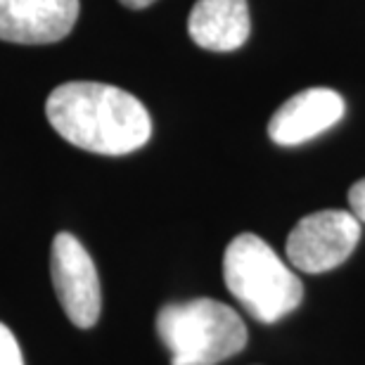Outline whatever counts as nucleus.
I'll list each match as a JSON object with an SVG mask.
<instances>
[{
    "instance_id": "1",
    "label": "nucleus",
    "mask_w": 365,
    "mask_h": 365,
    "mask_svg": "<svg viewBox=\"0 0 365 365\" xmlns=\"http://www.w3.org/2000/svg\"><path fill=\"white\" fill-rule=\"evenodd\" d=\"M46 116L57 135L95 155H130L152 135V119L143 102L107 83L57 86L46 102Z\"/></svg>"
},
{
    "instance_id": "2",
    "label": "nucleus",
    "mask_w": 365,
    "mask_h": 365,
    "mask_svg": "<svg viewBox=\"0 0 365 365\" xmlns=\"http://www.w3.org/2000/svg\"><path fill=\"white\" fill-rule=\"evenodd\" d=\"M157 334L171 365H218L247 346V325L216 299L166 304L157 313Z\"/></svg>"
},
{
    "instance_id": "3",
    "label": "nucleus",
    "mask_w": 365,
    "mask_h": 365,
    "mask_svg": "<svg viewBox=\"0 0 365 365\" xmlns=\"http://www.w3.org/2000/svg\"><path fill=\"white\" fill-rule=\"evenodd\" d=\"M225 287L259 323H277L304 299L302 280L259 235L242 232L225 247Z\"/></svg>"
},
{
    "instance_id": "4",
    "label": "nucleus",
    "mask_w": 365,
    "mask_h": 365,
    "mask_svg": "<svg viewBox=\"0 0 365 365\" xmlns=\"http://www.w3.org/2000/svg\"><path fill=\"white\" fill-rule=\"evenodd\" d=\"M361 240V221L351 211L323 209L292 228L284 250L289 264L304 273H325L351 257Z\"/></svg>"
},
{
    "instance_id": "5",
    "label": "nucleus",
    "mask_w": 365,
    "mask_h": 365,
    "mask_svg": "<svg viewBox=\"0 0 365 365\" xmlns=\"http://www.w3.org/2000/svg\"><path fill=\"white\" fill-rule=\"evenodd\" d=\"M50 273H53L55 294L71 323L83 330L98 323L102 306L98 268L86 247L71 232L55 235L50 252Z\"/></svg>"
},
{
    "instance_id": "6",
    "label": "nucleus",
    "mask_w": 365,
    "mask_h": 365,
    "mask_svg": "<svg viewBox=\"0 0 365 365\" xmlns=\"http://www.w3.org/2000/svg\"><path fill=\"white\" fill-rule=\"evenodd\" d=\"M78 0H0V41L48 46L67 38L78 19Z\"/></svg>"
},
{
    "instance_id": "7",
    "label": "nucleus",
    "mask_w": 365,
    "mask_h": 365,
    "mask_svg": "<svg viewBox=\"0 0 365 365\" xmlns=\"http://www.w3.org/2000/svg\"><path fill=\"white\" fill-rule=\"evenodd\" d=\"M344 98L332 88H306L273 114L268 135L275 145L294 148L330 130L344 116Z\"/></svg>"
},
{
    "instance_id": "8",
    "label": "nucleus",
    "mask_w": 365,
    "mask_h": 365,
    "mask_svg": "<svg viewBox=\"0 0 365 365\" xmlns=\"http://www.w3.org/2000/svg\"><path fill=\"white\" fill-rule=\"evenodd\" d=\"M252 31L247 0H197L187 17V34L211 53L242 48Z\"/></svg>"
},
{
    "instance_id": "9",
    "label": "nucleus",
    "mask_w": 365,
    "mask_h": 365,
    "mask_svg": "<svg viewBox=\"0 0 365 365\" xmlns=\"http://www.w3.org/2000/svg\"><path fill=\"white\" fill-rule=\"evenodd\" d=\"M0 365H24L17 339L10 327L3 323H0Z\"/></svg>"
},
{
    "instance_id": "10",
    "label": "nucleus",
    "mask_w": 365,
    "mask_h": 365,
    "mask_svg": "<svg viewBox=\"0 0 365 365\" xmlns=\"http://www.w3.org/2000/svg\"><path fill=\"white\" fill-rule=\"evenodd\" d=\"M349 207H351V214L361 223H365V178L354 182L351 190H349Z\"/></svg>"
},
{
    "instance_id": "11",
    "label": "nucleus",
    "mask_w": 365,
    "mask_h": 365,
    "mask_svg": "<svg viewBox=\"0 0 365 365\" xmlns=\"http://www.w3.org/2000/svg\"><path fill=\"white\" fill-rule=\"evenodd\" d=\"M121 3L126 5V7H130V10H143V7L152 5L155 0H121Z\"/></svg>"
}]
</instances>
